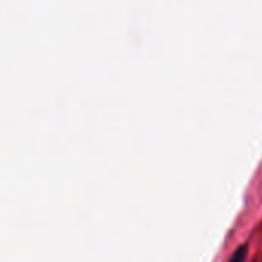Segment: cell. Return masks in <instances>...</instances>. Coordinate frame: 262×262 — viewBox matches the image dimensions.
Masks as SVG:
<instances>
[{
	"label": "cell",
	"instance_id": "1",
	"mask_svg": "<svg viewBox=\"0 0 262 262\" xmlns=\"http://www.w3.org/2000/svg\"><path fill=\"white\" fill-rule=\"evenodd\" d=\"M247 250H249V246L247 244H243L236 249V252L232 255V258L229 259V262H246L247 258Z\"/></svg>",
	"mask_w": 262,
	"mask_h": 262
}]
</instances>
